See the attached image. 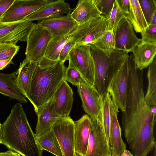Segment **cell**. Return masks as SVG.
Instances as JSON below:
<instances>
[{
	"instance_id": "cell-1",
	"label": "cell",
	"mask_w": 156,
	"mask_h": 156,
	"mask_svg": "<svg viewBox=\"0 0 156 156\" xmlns=\"http://www.w3.org/2000/svg\"><path fill=\"white\" fill-rule=\"evenodd\" d=\"M144 96L143 71L130 70L122 126L125 140L135 156H147L156 145L154 131L156 115L151 112Z\"/></svg>"
},
{
	"instance_id": "cell-2",
	"label": "cell",
	"mask_w": 156,
	"mask_h": 156,
	"mask_svg": "<svg viewBox=\"0 0 156 156\" xmlns=\"http://www.w3.org/2000/svg\"><path fill=\"white\" fill-rule=\"evenodd\" d=\"M2 144L22 156H42L43 150L32 131L21 103L12 107L2 124Z\"/></svg>"
},
{
	"instance_id": "cell-3",
	"label": "cell",
	"mask_w": 156,
	"mask_h": 156,
	"mask_svg": "<svg viewBox=\"0 0 156 156\" xmlns=\"http://www.w3.org/2000/svg\"><path fill=\"white\" fill-rule=\"evenodd\" d=\"M66 67L58 61L37 63L33 73L27 98L37 113L38 109L53 96L62 81L65 80Z\"/></svg>"
},
{
	"instance_id": "cell-4",
	"label": "cell",
	"mask_w": 156,
	"mask_h": 156,
	"mask_svg": "<svg viewBox=\"0 0 156 156\" xmlns=\"http://www.w3.org/2000/svg\"><path fill=\"white\" fill-rule=\"evenodd\" d=\"M107 20L103 15L94 20L78 25L70 34L69 41L75 46L93 44L107 30Z\"/></svg>"
},
{
	"instance_id": "cell-5",
	"label": "cell",
	"mask_w": 156,
	"mask_h": 156,
	"mask_svg": "<svg viewBox=\"0 0 156 156\" xmlns=\"http://www.w3.org/2000/svg\"><path fill=\"white\" fill-rule=\"evenodd\" d=\"M91 119L90 132L85 156H112L104 126L101 110L97 118H91Z\"/></svg>"
},
{
	"instance_id": "cell-6",
	"label": "cell",
	"mask_w": 156,
	"mask_h": 156,
	"mask_svg": "<svg viewBox=\"0 0 156 156\" xmlns=\"http://www.w3.org/2000/svg\"><path fill=\"white\" fill-rule=\"evenodd\" d=\"M68 66L75 68L90 86L94 85V64L89 45L75 46L70 52Z\"/></svg>"
},
{
	"instance_id": "cell-7",
	"label": "cell",
	"mask_w": 156,
	"mask_h": 156,
	"mask_svg": "<svg viewBox=\"0 0 156 156\" xmlns=\"http://www.w3.org/2000/svg\"><path fill=\"white\" fill-rule=\"evenodd\" d=\"M53 38L47 30L36 24L28 37L25 54L26 57L38 63L44 58L48 44Z\"/></svg>"
},
{
	"instance_id": "cell-8",
	"label": "cell",
	"mask_w": 156,
	"mask_h": 156,
	"mask_svg": "<svg viewBox=\"0 0 156 156\" xmlns=\"http://www.w3.org/2000/svg\"><path fill=\"white\" fill-rule=\"evenodd\" d=\"M74 121L69 116L61 117L52 127L63 156H77L75 151Z\"/></svg>"
},
{
	"instance_id": "cell-9",
	"label": "cell",
	"mask_w": 156,
	"mask_h": 156,
	"mask_svg": "<svg viewBox=\"0 0 156 156\" xmlns=\"http://www.w3.org/2000/svg\"><path fill=\"white\" fill-rule=\"evenodd\" d=\"M88 45L90 48L94 64L93 87L100 94H102L106 92L112 78L109 68V58L94 45Z\"/></svg>"
},
{
	"instance_id": "cell-10",
	"label": "cell",
	"mask_w": 156,
	"mask_h": 156,
	"mask_svg": "<svg viewBox=\"0 0 156 156\" xmlns=\"http://www.w3.org/2000/svg\"><path fill=\"white\" fill-rule=\"evenodd\" d=\"M51 0H15L3 14L0 21L3 23L15 22L23 20L48 3Z\"/></svg>"
},
{
	"instance_id": "cell-11",
	"label": "cell",
	"mask_w": 156,
	"mask_h": 156,
	"mask_svg": "<svg viewBox=\"0 0 156 156\" xmlns=\"http://www.w3.org/2000/svg\"><path fill=\"white\" fill-rule=\"evenodd\" d=\"M127 61L113 75L107 90L112 101L122 112L125 109L127 97L128 79Z\"/></svg>"
},
{
	"instance_id": "cell-12",
	"label": "cell",
	"mask_w": 156,
	"mask_h": 156,
	"mask_svg": "<svg viewBox=\"0 0 156 156\" xmlns=\"http://www.w3.org/2000/svg\"><path fill=\"white\" fill-rule=\"evenodd\" d=\"M36 24L26 20L12 23L0 21V44L9 43L16 44L19 41L27 42Z\"/></svg>"
},
{
	"instance_id": "cell-13",
	"label": "cell",
	"mask_w": 156,
	"mask_h": 156,
	"mask_svg": "<svg viewBox=\"0 0 156 156\" xmlns=\"http://www.w3.org/2000/svg\"><path fill=\"white\" fill-rule=\"evenodd\" d=\"M130 22L125 17L122 18L114 32L115 41V49L133 52L142 41L136 35Z\"/></svg>"
},
{
	"instance_id": "cell-14",
	"label": "cell",
	"mask_w": 156,
	"mask_h": 156,
	"mask_svg": "<svg viewBox=\"0 0 156 156\" xmlns=\"http://www.w3.org/2000/svg\"><path fill=\"white\" fill-rule=\"evenodd\" d=\"M54 95L48 101L37 110V116L35 135L39 138L46 135L51 130L54 124L61 117L55 108Z\"/></svg>"
},
{
	"instance_id": "cell-15",
	"label": "cell",
	"mask_w": 156,
	"mask_h": 156,
	"mask_svg": "<svg viewBox=\"0 0 156 156\" xmlns=\"http://www.w3.org/2000/svg\"><path fill=\"white\" fill-rule=\"evenodd\" d=\"M77 87L84 110L91 118H97L101 111L102 94L88 84Z\"/></svg>"
},
{
	"instance_id": "cell-16",
	"label": "cell",
	"mask_w": 156,
	"mask_h": 156,
	"mask_svg": "<svg viewBox=\"0 0 156 156\" xmlns=\"http://www.w3.org/2000/svg\"><path fill=\"white\" fill-rule=\"evenodd\" d=\"M118 109L110 98L109 109L111 124L109 143L112 156H121L126 147L122 137L121 128L118 119Z\"/></svg>"
},
{
	"instance_id": "cell-17",
	"label": "cell",
	"mask_w": 156,
	"mask_h": 156,
	"mask_svg": "<svg viewBox=\"0 0 156 156\" xmlns=\"http://www.w3.org/2000/svg\"><path fill=\"white\" fill-rule=\"evenodd\" d=\"M37 24L47 30L53 37L70 35L78 26L70 14L39 21Z\"/></svg>"
},
{
	"instance_id": "cell-18",
	"label": "cell",
	"mask_w": 156,
	"mask_h": 156,
	"mask_svg": "<svg viewBox=\"0 0 156 156\" xmlns=\"http://www.w3.org/2000/svg\"><path fill=\"white\" fill-rule=\"evenodd\" d=\"M73 9L65 0L52 1L27 17L24 20L38 21L70 14Z\"/></svg>"
},
{
	"instance_id": "cell-19",
	"label": "cell",
	"mask_w": 156,
	"mask_h": 156,
	"mask_svg": "<svg viewBox=\"0 0 156 156\" xmlns=\"http://www.w3.org/2000/svg\"><path fill=\"white\" fill-rule=\"evenodd\" d=\"M91 124V117L88 115L74 121L75 151L77 156H85L87 149Z\"/></svg>"
},
{
	"instance_id": "cell-20",
	"label": "cell",
	"mask_w": 156,
	"mask_h": 156,
	"mask_svg": "<svg viewBox=\"0 0 156 156\" xmlns=\"http://www.w3.org/2000/svg\"><path fill=\"white\" fill-rule=\"evenodd\" d=\"M55 108L61 117L69 116L73 102V93L67 81L63 80L54 95Z\"/></svg>"
},
{
	"instance_id": "cell-21",
	"label": "cell",
	"mask_w": 156,
	"mask_h": 156,
	"mask_svg": "<svg viewBox=\"0 0 156 156\" xmlns=\"http://www.w3.org/2000/svg\"><path fill=\"white\" fill-rule=\"evenodd\" d=\"M101 16L93 0H79L70 14V16L78 25L95 20Z\"/></svg>"
},
{
	"instance_id": "cell-22",
	"label": "cell",
	"mask_w": 156,
	"mask_h": 156,
	"mask_svg": "<svg viewBox=\"0 0 156 156\" xmlns=\"http://www.w3.org/2000/svg\"><path fill=\"white\" fill-rule=\"evenodd\" d=\"M132 52L137 68L143 70L148 66L156 57V42L142 41Z\"/></svg>"
},
{
	"instance_id": "cell-23",
	"label": "cell",
	"mask_w": 156,
	"mask_h": 156,
	"mask_svg": "<svg viewBox=\"0 0 156 156\" xmlns=\"http://www.w3.org/2000/svg\"><path fill=\"white\" fill-rule=\"evenodd\" d=\"M37 64L26 57L20 63L18 69L16 72V85L27 98L32 77Z\"/></svg>"
},
{
	"instance_id": "cell-24",
	"label": "cell",
	"mask_w": 156,
	"mask_h": 156,
	"mask_svg": "<svg viewBox=\"0 0 156 156\" xmlns=\"http://www.w3.org/2000/svg\"><path fill=\"white\" fill-rule=\"evenodd\" d=\"M16 72L11 73H0V94L10 99H15L21 103L27 102L16 84Z\"/></svg>"
},
{
	"instance_id": "cell-25",
	"label": "cell",
	"mask_w": 156,
	"mask_h": 156,
	"mask_svg": "<svg viewBox=\"0 0 156 156\" xmlns=\"http://www.w3.org/2000/svg\"><path fill=\"white\" fill-rule=\"evenodd\" d=\"M130 9L126 17L136 33H141L148 27L138 0H129Z\"/></svg>"
},
{
	"instance_id": "cell-26",
	"label": "cell",
	"mask_w": 156,
	"mask_h": 156,
	"mask_svg": "<svg viewBox=\"0 0 156 156\" xmlns=\"http://www.w3.org/2000/svg\"><path fill=\"white\" fill-rule=\"evenodd\" d=\"M70 35L53 37L48 44L44 57L41 61L49 63L58 61L60 51L69 40Z\"/></svg>"
},
{
	"instance_id": "cell-27",
	"label": "cell",
	"mask_w": 156,
	"mask_h": 156,
	"mask_svg": "<svg viewBox=\"0 0 156 156\" xmlns=\"http://www.w3.org/2000/svg\"><path fill=\"white\" fill-rule=\"evenodd\" d=\"M147 77L148 84L144 98L150 106L156 105V58L147 67Z\"/></svg>"
},
{
	"instance_id": "cell-28",
	"label": "cell",
	"mask_w": 156,
	"mask_h": 156,
	"mask_svg": "<svg viewBox=\"0 0 156 156\" xmlns=\"http://www.w3.org/2000/svg\"><path fill=\"white\" fill-rule=\"evenodd\" d=\"M37 140L42 150H46L55 156H63L59 143L52 129L44 136L37 138Z\"/></svg>"
},
{
	"instance_id": "cell-29",
	"label": "cell",
	"mask_w": 156,
	"mask_h": 156,
	"mask_svg": "<svg viewBox=\"0 0 156 156\" xmlns=\"http://www.w3.org/2000/svg\"><path fill=\"white\" fill-rule=\"evenodd\" d=\"M93 44L109 58L115 49V41L113 30H107L102 37Z\"/></svg>"
},
{
	"instance_id": "cell-30",
	"label": "cell",
	"mask_w": 156,
	"mask_h": 156,
	"mask_svg": "<svg viewBox=\"0 0 156 156\" xmlns=\"http://www.w3.org/2000/svg\"><path fill=\"white\" fill-rule=\"evenodd\" d=\"M110 98L111 96L107 91L105 93L102 94L101 110L102 118L106 137L108 142L111 124V116L109 109Z\"/></svg>"
},
{
	"instance_id": "cell-31",
	"label": "cell",
	"mask_w": 156,
	"mask_h": 156,
	"mask_svg": "<svg viewBox=\"0 0 156 156\" xmlns=\"http://www.w3.org/2000/svg\"><path fill=\"white\" fill-rule=\"evenodd\" d=\"M126 14L120 9L116 0L113 3L111 11L107 19V30L114 31L121 20L126 17Z\"/></svg>"
},
{
	"instance_id": "cell-32",
	"label": "cell",
	"mask_w": 156,
	"mask_h": 156,
	"mask_svg": "<svg viewBox=\"0 0 156 156\" xmlns=\"http://www.w3.org/2000/svg\"><path fill=\"white\" fill-rule=\"evenodd\" d=\"M65 80L76 86L81 84H88L76 69L69 66L66 70Z\"/></svg>"
},
{
	"instance_id": "cell-33",
	"label": "cell",
	"mask_w": 156,
	"mask_h": 156,
	"mask_svg": "<svg viewBox=\"0 0 156 156\" xmlns=\"http://www.w3.org/2000/svg\"><path fill=\"white\" fill-rule=\"evenodd\" d=\"M138 1L148 25L152 16L156 12V0H139Z\"/></svg>"
},
{
	"instance_id": "cell-34",
	"label": "cell",
	"mask_w": 156,
	"mask_h": 156,
	"mask_svg": "<svg viewBox=\"0 0 156 156\" xmlns=\"http://www.w3.org/2000/svg\"><path fill=\"white\" fill-rule=\"evenodd\" d=\"M20 48L19 46L12 43H0V60L13 57L17 53Z\"/></svg>"
},
{
	"instance_id": "cell-35",
	"label": "cell",
	"mask_w": 156,
	"mask_h": 156,
	"mask_svg": "<svg viewBox=\"0 0 156 156\" xmlns=\"http://www.w3.org/2000/svg\"><path fill=\"white\" fill-rule=\"evenodd\" d=\"M143 41L156 42V25H149L140 33Z\"/></svg>"
},
{
	"instance_id": "cell-36",
	"label": "cell",
	"mask_w": 156,
	"mask_h": 156,
	"mask_svg": "<svg viewBox=\"0 0 156 156\" xmlns=\"http://www.w3.org/2000/svg\"><path fill=\"white\" fill-rule=\"evenodd\" d=\"M75 46V43L69 40L64 45L59 54L58 61L64 63L68 60L69 54Z\"/></svg>"
},
{
	"instance_id": "cell-37",
	"label": "cell",
	"mask_w": 156,
	"mask_h": 156,
	"mask_svg": "<svg viewBox=\"0 0 156 156\" xmlns=\"http://www.w3.org/2000/svg\"><path fill=\"white\" fill-rule=\"evenodd\" d=\"M115 0H104L102 5L101 15L107 19L111 11Z\"/></svg>"
},
{
	"instance_id": "cell-38",
	"label": "cell",
	"mask_w": 156,
	"mask_h": 156,
	"mask_svg": "<svg viewBox=\"0 0 156 156\" xmlns=\"http://www.w3.org/2000/svg\"><path fill=\"white\" fill-rule=\"evenodd\" d=\"M15 0H0V19Z\"/></svg>"
},
{
	"instance_id": "cell-39",
	"label": "cell",
	"mask_w": 156,
	"mask_h": 156,
	"mask_svg": "<svg viewBox=\"0 0 156 156\" xmlns=\"http://www.w3.org/2000/svg\"><path fill=\"white\" fill-rule=\"evenodd\" d=\"M120 9L126 15L129 12L130 9L129 0H116Z\"/></svg>"
},
{
	"instance_id": "cell-40",
	"label": "cell",
	"mask_w": 156,
	"mask_h": 156,
	"mask_svg": "<svg viewBox=\"0 0 156 156\" xmlns=\"http://www.w3.org/2000/svg\"><path fill=\"white\" fill-rule=\"evenodd\" d=\"M13 57L8 59L0 60V70H2L10 64H12V60Z\"/></svg>"
},
{
	"instance_id": "cell-41",
	"label": "cell",
	"mask_w": 156,
	"mask_h": 156,
	"mask_svg": "<svg viewBox=\"0 0 156 156\" xmlns=\"http://www.w3.org/2000/svg\"><path fill=\"white\" fill-rule=\"evenodd\" d=\"M0 156H21L17 152L9 149L6 152H0Z\"/></svg>"
},
{
	"instance_id": "cell-42",
	"label": "cell",
	"mask_w": 156,
	"mask_h": 156,
	"mask_svg": "<svg viewBox=\"0 0 156 156\" xmlns=\"http://www.w3.org/2000/svg\"><path fill=\"white\" fill-rule=\"evenodd\" d=\"M94 3L97 9L101 14V10L104 0H93Z\"/></svg>"
},
{
	"instance_id": "cell-43",
	"label": "cell",
	"mask_w": 156,
	"mask_h": 156,
	"mask_svg": "<svg viewBox=\"0 0 156 156\" xmlns=\"http://www.w3.org/2000/svg\"><path fill=\"white\" fill-rule=\"evenodd\" d=\"M149 25H156V12L152 16Z\"/></svg>"
},
{
	"instance_id": "cell-44",
	"label": "cell",
	"mask_w": 156,
	"mask_h": 156,
	"mask_svg": "<svg viewBox=\"0 0 156 156\" xmlns=\"http://www.w3.org/2000/svg\"><path fill=\"white\" fill-rule=\"evenodd\" d=\"M121 156H135L129 151L126 149L122 153Z\"/></svg>"
},
{
	"instance_id": "cell-45",
	"label": "cell",
	"mask_w": 156,
	"mask_h": 156,
	"mask_svg": "<svg viewBox=\"0 0 156 156\" xmlns=\"http://www.w3.org/2000/svg\"><path fill=\"white\" fill-rule=\"evenodd\" d=\"M2 124L0 122V144H2Z\"/></svg>"
}]
</instances>
